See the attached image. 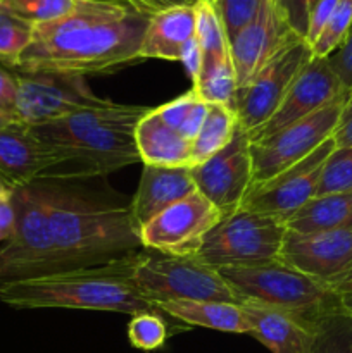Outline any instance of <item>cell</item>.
Returning a JSON list of instances; mask_svg holds the SVG:
<instances>
[{
  "instance_id": "44",
  "label": "cell",
  "mask_w": 352,
  "mask_h": 353,
  "mask_svg": "<svg viewBox=\"0 0 352 353\" xmlns=\"http://www.w3.org/2000/svg\"><path fill=\"white\" fill-rule=\"evenodd\" d=\"M124 2H126L128 6L133 7L137 12L144 14V16H148V17H150L152 14L159 12V10L168 7L162 0H124Z\"/></svg>"
},
{
  "instance_id": "14",
  "label": "cell",
  "mask_w": 352,
  "mask_h": 353,
  "mask_svg": "<svg viewBox=\"0 0 352 353\" xmlns=\"http://www.w3.org/2000/svg\"><path fill=\"white\" fill-rule=\"evenodd\" d=\"M335 147V140L330 138L300 162L268 181L252 185L242 207L286 221L316 195L323 165Z\"/></svg>"
},
{
  "instance_id": "47",
  "label": "cell",
  "mask_w": 352,
  "mask_h": 353,
  "mask_svg": "<svg viewBox=\"0 0 352 353\" xmlns=\"http://www.w3.org/2000/svg\"><path fill=\"white\" fill-rule=\"evenodd\" d=\"M10 195H12V190L0 181V199H6V196H10Z\"/></svg>"
},
{
  "instance_id": "41",
  "label": "cell",
  "mask_w": 352,
  "mask_h": 353,
  "mask_svg": "<svg viewBox=\"0 0 352 353\" xmlns=\"http://www.w3.org/2000/svg\"><path fill=\"white\" fill-rule=\"evenodd\" d=\"M16 230V207L12 195L0 199V241H7Z\"/></svg>"
},
{
  "instance_id": "3",
  "label": "cell",
  "mask_w": 352,
  "mask_h": 353,
  "mask_svg": "<svg viewBox=\"0 0 352 353\" xmlns=\"http://www.w3.org/2000/svg\"><path fill=\"white\" fill-rule=\"evenodd\" d=\"M37 183L64 271L110 264L144 248L130 207L99 202L54 181Z\"/></svg>"
},
{
  "instance_id": "42",
  "label": "cell",
  "mask_w": 352,
  "mask_h": 353,
  "mask_svg": "<svg viewBox=\"0 0 352 353\" xmlns=\"http://www.w3.org/2000/svg\"><path fill=\"white\" fill-rule=\"evenodd\" d=\"M179 62L185 65L186 72H188L190 78H192L193 81V79L199 76L200 68H202V50H200V45L195 37H193L192 40L188 41V45L185 47V50H183V55H182V61Z\"/></svg>"
},
{
  "instance_id": "2",
  "label": "cell",
  "mask_w": 352,
  "mask_h": 353,
  "mask_svg": "<svg viewBox=\"0 0 352 353\" xmlns=\"http://www.w3.org/2000/svg\"><path fill=\"white\" fill-rule=\"evenodd\" d=\"M150 107L114 103L31 126L59 157L45 181L107 176L140 162L135 130Z\"/></svg>"
},
{
  "instance_id": "25",
  "label": "cell",
  "mask_w": 352,
  "mask_h": 353,
  "mask_svg": "<svg viewBox=\"0 0 352 353\" xmlns=\"http://www.w3.org/2000/svg\"><path fill=\"white\" fill-rule=\"evenodd\" d=\"M237 130L238 116L233 107L224 105V103H209L206 121L195 140L192 141L193 165L202 164L207 159L223 150L233 140Z\"/></svg>"
},
{
  "instance_id": "20",
  "label": "cell",
  "mask_w": 352,
  "mask_h": 353,
  "mask_svg": "<svg viewBox=\"0 0 352 353\" xmlns=\"http://www.w3.org/2000/svg\"><path fill=\"white\" fill-rule=\"evenodd\" d=\"M195 37V6L166 7L148 17L140 59L182 61L188 41Z\"/></svg>"
},
{
  "instance_id": "45",
  "label": "cell",
  "mask_w": 352,
  "mask_h": 353,
  "mask_svg": "<svg viewBox=\"0 0 352 353\" xmlns=\"http://www.w3.org/2000/svg\"><path fill=\"white\" fill-rule=\"evenodd\" d=\"M12 124H21L19 119H17L14 114L2 112V110H0V130H2V128H7V126H12Z\"/></svg>"
},
{
  "instance_id": "16",
  "label": "cell",
  "mask_w": 352,
  "mask_h": 353,
  "mask_svg": "<svg viewBox=\"0 0 352 353\" xmlns=\"http://www.w3.org/2000/svg\"><path fill=\"white\" fill-rule=\"evenodd\" d=\"M280 261L326 285L352 262V228L309 234L286 231Z\"/></svg>"
},
{
  "instance_id": "18",
  "label": "cell",
  "mask_w": 352,
  "mask_h": 353,
  "mask_svg": "<svg viewBox=\"0 0 352 353\" xmlns=\"http://www.w3.org/2000/svg\"><path fill=\"white\" fill-rule=\"evenodd\" d=\"M59 157L26 124L0 130V181L10 190L31 185L47 176Z\"/></svg>"
},
{
  "instance_id": "17",
  "label": "cell",
  "mask_w": 352,
  "mask_h": 353,
  "mask_svg": "<svg viewBox=\"0 0 352 353\" xmlns=\"http://www.w3.org/2000/svg\"><path fill=\"white\" fill-rule=\"evenodd\" d=\"M292 37L297 34L286 26L273 0H266L254 21L230 40V57L237 74L238 90L244 88Z\"/></svg>"
},
{
  "instance_id": "37",
  "label": "cell",
  "mask_w": 352,
  "mask_h": 353,
  "mask_svg": "<svg viewBox=\"0 0 352 353\" xmlns=\"http://www.w3.org/2000/svg\"><path fill=\"white\" fill-rule=\"evenodd\" d=\"M330 62L331 69L335 71V74L340 79L342 86H344L345 99H347V109L352 107V28L351 33H349L347 40L344 41L340 48H338L335 54H331L330 57H326Z\"/></svg>"
},
{
  "instance_id": "32",
  "label": "cell",
  "mask_w": 352,
  "mask_h": 353,
  "mask_svg": "<svg viewBox=\"0 0 352 353\" xmlns=\"http://www.w3.org/2000/svg\"><path fill=\"white\" fill-rule=\"evenodd\" d=\"M76 2L78 0H0V6L19 19L37 26L69 14Z\"/></svg>"
},
{
  "instance_id": "13",
  "label": "cell",
  "mask_w": 352,
  "mask_h": 353,
  "mask_svg": "<svg viewBox=\"0 0 352 353\" xmlns=\"http://www.w3.org/2000/svg\"><path fill=\"white\" fill-rule=\"evenodd\" d=\"M197 192L202 193L223 216L242 209L254 183L251 138L238 126L233 140L202 164L190 168Z\"/></svg>"
},
{
  "instance_id": "34",
  "label": "cell",
  "mask_w": 352,
  "mask_h": 353,
  "mask_svg": "<svg viewBox=\"0 0 352 353\" xmlns=\"http://www.w3.org/2000/svg\"><path fill=\"white\" fill-rule=\"evenodd\" d=\"M128 340L138 350L152 352L161 348L168 340V324L161 312L135 314L128 323Z\"/></svg>"
},
{
  "instance_id": "27",
  "label": "cell",
  "mask_w": 352,
  "mask_h": 353,
  "mask_svg": "<svg viewBox=\"0 0 352 353\" xmlns=\"http://www.w3.org/2000/svg\"><path fill=\"white\" fill-rule=\"evenodd\" d=\"M155 114L164 121L168 126L178 131L183 138L193 141L206 121L209 112V103L204 102L193 90H188L183 95L154 107Z\"/></svg>"
},
{
  "instance_id": "12",
  "label": "cell",
  "mask_w": 352,
  "mask_h": 353,
  "mask_svg": "<svg viewBox=\"0 0 352 353\" xmlns=\"http://www.w3.org/2000/svg\"><path fill=\"white\" fill-rule=\"evenodd\" d=\"M223 214L195 190L140 228L141 247L171 257L197 255Z\"/></svg>"
},
{
  "instance_id": "7",
  "label": "cell",
  "mask_w": 352,
  "mask_h": 353,
  "mask_svg": "<svg viewBox=\"0 0 352 353\" xmlns=\"http://www.w3.org/2000/svg\"><path fill=\"white\" fill-rule=\"evenodd\" d=\"M131 279L150 303L161 302H226L238 303L221 272L190 257L137 254Z\"/></svg>"
},
{
  "instance_id": "29",
  "label": "cell",
  "mask_w": 352,
  "mask_h": 353,
  "mask_svg": "<svg viewBox=\"0 0 352 353\" xmlns=\"http://www.w3.org/2000/svg\"><path fill=\"white\" fill-rule=\"evenodd\" d=\"M195 38L202 50V61L230 55L223 23L211 0H199L195 3Z\"/></svg>"
},
{
  "instance_id": "36",
  "label": "cell",
  "mask_w": 352,
  "mask_h": 353,
  "mask_svg": "<svg viewBox=\"0 0 352 353\" xmlns=\"http://www.w3.org/2000/svg\"><path fill=\"white\" fill-rule=\"evenodd\" d=\"M276 10L285 21L286 26L306 40L307 26H309V16L313 12L317 0H273Z\"/></svg>"
},
{
  "instance_id": "4",
  "label": "cell",
  "mask_w": 352,
  "mask_h": 353,
  "mask_svg": "<svg viewBox=\"0 0 352 353\" xmlns=\"http://www.w3.org/2000/svg\"><path fill=\"white\" fill-rule=\"evenodd\" d=\"M137 254L110 264L69 269L0 288V302L12 309H78L102 312H157L131 279Z\"/></svg>"
},
{
  "instance_id": "23",
  "label": "cell",
  "mask_w": 352,
  "mask_h": 353,
  "mask_svg": "<svg viewBox=\"0 0 352 353\" xmlns=\"http://www.w3.org/2000/svg\"><path fill=\"white\" fill-rule=\"evenodd\" d=\"M155 309L188 326L207 327L221 333L247 334L248 326L240 303L226 302H161Z\"/></svg>"
},
{
  "instance_id": "28",
  "label": "cell",
  "mask_w": 352,
  "mask_h": 353,
  "mask_svg": "<svg viewBox=\"0 0 352 353\" xmlns=\"http://www.w3.org/2000/svg\"><path fill=\"white\" fill-rule=\"evenodd\" d=\"M307 353H352V314L340 310L316 323Z\"/></svg>"
},
{
  "instance_id": "38",
  "label": "cell",
  "mask_w": 352,
  "mask_h": 353,
  "mask_svg": "<svg viewBox=\"0 0 352 353\" xmlns=\"http://www.w3.org/2000/svg\"><path fill=\"white\" fill-rule=\"evenodd\" d=\"M338 2L340 0H317V3L314 6L313 12L309 16V26H307L306 41L309 47H313V43L317 40L321 31L324 30L326 23L330 21L331 14L337 9Z\"/></svg>"
},
{
  "instance_id": "39",
  "label": "cell",
  "mask_w": 352,
  "mask_h": 353,
  "mask_svg": "<svg viewBox=\"0 0 352 353\" xmlns=\"http://www.w3.org/2000/svg\"><path fill=\"white\" fill-rule=\"evenodd\" d=\"M17 78L16 71L0 64V110L16 116Z\"/></svg>"
},
{
  "instance_id": "26",
  "label": "cell",
  "mask_w": 352,
  "mask_h": 353,
  "mask_svg": "<svg viewBox=\"0 0 352 353\" xmlns=\"http://www.w3.org/2000/svg\"><path fill=\"white\" fill-rule=\"evenodd\" d=\"M193 92L207 103H235L238 92L237 74H235L231 57L204 59L199 76L193 79Z\"/></svg>"
},
{
  "instance_id": "15",
  "label": "cell",
  "mask_w": 352,
  "mask_h": 353,
  "mask_svg": "<svg viewBox=\"0 0 352 353\" xmlns=\"http://www.w3.org/2000/svg\"><path fill=\"white\" fill-rule=\"evenodd\" d=\"M345 97L344 86L340 79L331 69L328 59L314 57L300 71L293 85L290 86L289 93L285 95L283 102L273 114L271 119L262 124L251 140L266 138L276 131L283 130L289 124L297 123L311 114L317 112L320 109L326 107L328 103Z\"/></svg>"
},
{
  "instance_id": "31",
  "label": "cell",
  "mask_w": 352,
  "mask_h": 353,
  "mask_svg": "<svg viewBox=\"0 0 352 353\" xmlns=\"http://www.w3.org/2000/svg\"><path fill=\"white\" fill-rule=\"evenodd\" d=\"M333 193H352V147H335L324 162L314 196Z\"/></svg>"
},
{
  "instance_id": "43",
  "label": "cell",
  "mask_w": 352,
  "mask_h": 353,
  "mask_svg": "<svg viewBox=\"0 0 352 353\" xmlns=\"http://www.w3.org/2000/svg\"><path fill=\"white\" fill-rule=\"evenodd\" d=\"M333 140L337 147H352V107L351 109L345 107V112L335 131Z\"/></svg>"
},
{
  "instance_id": "35",
  "label": "cell",
  "mask_w": 352,
  "mask_h": 353,
  "mask_svg": "<svg viewBox=\"0 0 352 353\" xmlns=\"http://www.w3.org/2000/svg\"><path fill=\"white\" fill-rule=\"evenodd\" d=\"M223 23L228 43L231 38L254 21L266 0H211Z\"/></svg>"
},
{
  "instance_id": "21",
  "label": "cell",
  "mask_w": 352,
  "mask_h": 353,
  "mask_svg": "<svg viewBox=\"0 0 352 353\" xmlns=\"http://www.w3.org/2000/svg\"><path fill=\"white\" fill-rule=\"evenodd\" d=\"M252 338L273 353H307L313 327L297 317L255 303H240Z\"/></svg>"
},
{
  "instance_id": "40",
  "label": "cell",
  "mask_w": 352,
  "mask_h": 353,
  "mask_svg": "<svg viewBox=\"0 0 352 353\" xmlns=\"http://www.w3.org/2000/svg\"><path fill=\"white\" fill-rule=\"evenodd\" d=\"M330 292L338 300V305L344 312L352 314V262L333 279L326 283Z\"/></svg>"
},
{
  "instance_id": "46",
  "label": "cell",
  "mask_w": 352,
  "mask_h": 353,
  "mask_svg": "<svg viewBox=\"0 0 352 353\" xmlns=\"http://www.w3.org/2000/svg\"><path fill=\"white\" fill-rule=\"evenodd\" d=\"M168 7H178V6H195L199 0H162Z\"/></svg>"
},
{
  "instance_id": "1",
  "label": "cell",
  "mask_w": 352,
  "mask_h": 353,
  "mask_svg": "<svg viewBox=\"0 0 352 353\" xmlns=\"http://www.w3.org/2000/svg\"><path fill=\"white\" fill-rule=\"evenodd\" d=\"M147 23L124 0H78L66 16L33 26L16 71L88 76L137 64Z\"/></svg>"
},
{
  "instance_id": "22",
  "label": "cell",
  "mask_w": 352,
  "mask_h": 353,
  "mask_svg": "<svg viewBox=\"0 0 352 353\" xmlns=\"http://www.w3.org/2000/svg\"><path fill=\"white\" fill-rule=\"evenodd\" d=\"M140 162L161 168H192V141L164 123L150 107L135 130Z\"/></svg>"
},
{
  "instance_id": "5",
  "label": "cell",
  "mask_w": 352,
  "mask_h": 353,
  "mask_svg": "<svg viewBox=\"0 0 352 353\" xmlns=\"http://www.w3.org/2000/svg\"><path fill=\"white\" fill-rule=\"evenodd\" d=\"M238 303H255L290 314L316 326L323 317L340 312L338 300L324 283L297 271L282 261L247 268L217 269Z\"/></svg>"
},
{
  "instance_id": "33",
  "label": "cell",
  "mask_w": 352,
  "mask_h": 353,
  "mask_svg": "<svg viewBox=\"0 0 352 353\" xmlns=\"http://www.w3.org/2000/svg\"><path fill=\"white\" fill-rule=\"evenodd\" d=\"M352 28V0H340L335 9V12L331 14L330 21L326 23L324 30L321 31V34L317 37V40L314 41L311 50H313L314 57L326 59L331 54L338 50V48L344 45V41L347 40L349 33H351Z\"/></svg>"
},
{
  "instance_id": "9",
  "label": "cell",
  "mask_w": 352,
  "mask_h": 353,
  "mask_svg": "<svg viewBox=\"0 0 352 353\" xmlns=\"http://www.w3.org/2000/svg\"><path fill=\"white\" fill-rule=\"evenodd\" d=\"M16 71V69H14ZM16 117L26 126H41L83 110L109 105L90 90L85 76L48 71H16Z\"/></svg>"
},
{
  "instance_id": "24",
  "label": "cell",
  "mask_w": 352,
  "mask_h": 353,
  "mask_svg": "<svg viewBox=\"0 0 352 353\" xmlns=\"http://www.w3.org/2000/svg\"><path fill=\"white\" fill-rule=\"evenodd\" d=\"M285 226L297 234L352 228V193L313 196L285 221Z\"/></svg>"
},
{
  "instance_id": "30",
  "label": "cell",
  "mask_w": 352,
  "mask_h": 353,
  "mask_svg": "<svg viewBox=\"0 0 352 353\" xmlns=\"http://www.w3.org/2000/svg\"><path fill=\"white\" fill-rule=\"evenodd\" d=\"M33 24L19 19L0 6V64L16 69L19 57L30 45Z\"/></svg>"
},
{
  "instance_id": "11",
  "label": "cell",
  "mask_w": 352,
  "mask_h": 353,
  "mask_svg": "<svg viewBox=\"0 0 352 353\" xmlns=\"http://www.w3.org/2000/svg\"><path fill=\"white\" fill-rule=\"evenodd\" d=\"M311 59L313 50L307 41L300 37H292L244 88L238 90L233 109L237 110L238 126L248 137L271 119Z\"/></svg>"
},
{
  "instance_id": "8",
  "label": "cell",
  "mask_w": 352,
  "mask_h": 353,
  "mask_svg": "<svg viewBox=\"0 0 352 353\" xmlns=\"http://www.w3.org/2000/svg\"><path fill=\"white\" fill-rule=\"evenodd\" d=\"M285 236V221L242 207L207 233L195 257L216 269L268 264L280 261Z\"/></svg>"
},
{
  "instance_id": "19",
  "label": "cell",
  "mask_w": 352,
  "mask_h": 353,
  "mask_svg": "<svg viewBox=\"0 0 352 353\" xmlns=\"http://www.w3.org/2000/svg\"><path fill=\"white\" fill-rule=\"evenodd\" d=\"M195 190L190 168L144 165L138 188L128 207L137 226L141 228L162 210L188 196Z\"/></svg>"
},
{
  "instance_id": "10",
  "label": "cell",
  "mask_w": 352,
  "mask_h": 353,
  "mask_svg": "<svg viewBox=\"0 0 352 353\" xmlns=\"http://www.w3.org/2000/svg\"><path fill=\"white\" fill-rule=\"evenodd\" d=\"M347 107V99L335 100L317 112L289 124L283 130L259 140H251L254 183L259 185L280 174L313 154L326 140L333 138L342 116Z\"/></svg>"
},
{
  "instance_id": "6",
  "label": "cell",
  "mask_w": 352,
  "mask_h": 353,
  "mask_svg": "<svg viewBox=\"0 0 352 353\" xmlns=\"http://www.w3.org/2000/svg\"><path fill=\"white\" fill-rule=\"evenodd\" d=\"M16 230L0 248V288L64 271L38 183L12 190Z\"/></svg>"
}]
</instances>
